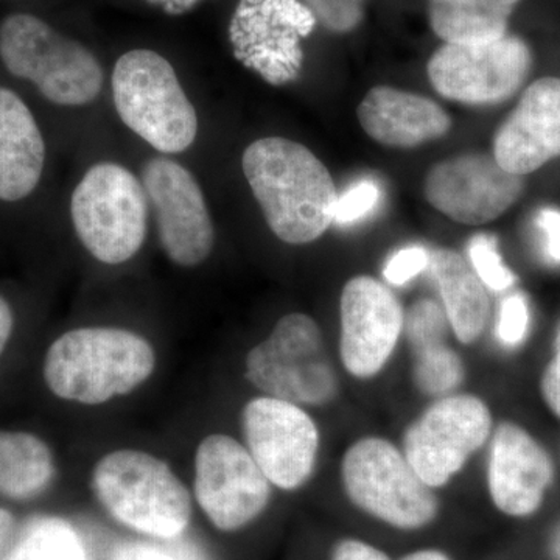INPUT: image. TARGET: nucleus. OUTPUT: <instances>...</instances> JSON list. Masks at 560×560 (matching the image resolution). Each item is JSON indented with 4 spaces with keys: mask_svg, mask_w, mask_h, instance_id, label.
<instances>
[{
    "mask_svg": "<svg viewBox=\"0 0 560 560\" xmlns=\"http://www.w3.org/2000/svg\"><path fill=\"white\" fill-rule=\"evenodd\" d=\"M243 173L268 228L289 245H307L334 224L338 194L323 164L302 143L264 138L243 153Z\"/></svg>",
    "mask_w": 560,
    "mask_h": 560,
    "instance_id": "obj_1",
    "label": "nucleus"
},
{
    "mask_svg": "<svg viewBox=\"0 0 560 560\" xmlns=\"http://www.w3.org/2000/svg\"><path fill=\"white\" fill-rule=\"evenodd\" d=\"M154 368L153 346L135 331L84 327L61 335L50 346L44 378L62 400L102 405L138 389Z\"/></svg>",
    "mask_w": 560,
    "mask_h": 560,
    "instance_id": "obj_2",
    "label": "nucleus"
},
{
    "mask_svg": "<svg viewBox=\"0 0 560 560\" xmlns=\"http://www.w3.org/2000/svg\"><path fill=\"white\" fill-rule=\"evenodd\" d=\"M102 506L128 528L158 539H176L190 522L189 490L164 460L140 451H116L92 470Z\"/></svg>",
    "mask_w": 560,
    "mask_h": 560,
    "instance_id": "obj_3",
    "label": "nucleus"
},
{
    "mask_svg": "<svg viewBox=\"0 0 560 560\" xmlns=\"http://www.w3.org/2000/svg\"><path fill=\"white\" fill-rule=\"evenodd\" d=\"M0 60L11 75L31 81L54 105H90L105 81L101 61L88 47L27 13L0 22Z\"/></svg>",
    "mask_w": 560,
    "mask_h": 560,
    "instance_id": "obj_4",
    "label": "nucleus"
},
{
    "mask_svg": "<svg viewBox=\"0 0 560 560\" xmlns=\"http://www.w3.org/2000/svg\"><path fill=\"white\" fill-rule=\"evenodd\" d=\"M110 84L121 121L154 150L178 154L194 145L197 110L162 55L149 49L121 55Z\"/></svg>",
    "mask_w": 560,
    "mask_h": 560,
    "instance_id": "obj_5",
    "label": "nucleus"
},
{
    "mask_svg": "<svg viewBox=\"0 0 560 560\" xmlns=\"http://www.w3.org/2000/svg\"><path fill=\"white\" fill-rule=\"evenodd\" d=\"M341 482L353 506L393 528H425L436 518V490L408 463L400 445L386 438H359L341 458Z\"/></svg>",
    "mask_w": 560,
    "mask_h": 560,
    "instance_id": "obj_6",
    "label": "nucleus"
},
{
    "mask_svg": "<svg viewBox=\"0 0 560 560\" xmlns=\"http://www.w3.org/2000/svg\"><path fill=\"white\" fill-rule=\"evenodd\" d=\"M246 381L264 396L300 407H326L340 393V378L312 316L289 313L267 340L249 350Z\"/></svg>",
    "mask_w": 560,
    "mask_h": 560,
    "instance_id": "obj_7",
    "label": "nucleus"
},
{
    "mask_svg": "<svg viewBox=\"0 0 560 560\" xmlns=\"http://www.w3.org/2000/svg\"><path fill=\"white\" fill-rule=\"evenodd\" d=\"M70 217L94 259L125 264L145 241L149 200L142 180L114 162L92 165L70 198Z\"/></svg>",
    "mask_w": 560,
    "mask_h": 560,
    "instance_id": "obj_8",
    "label": "nucleus"
},
{
    "mask_svg": "<svg viewBox=\"0 0 560 560\" xmlns=\"http://www.w3.org/2000/svg\"><path fill=\"white\" fill-rule=\"evenodd\" d=\"M495 429L488 401L474 393H453L431 401L404 433L400 448L420 480L445 488L489 444Z\"/></svg>",
    "mask_w": 560,
    "mask_h": 560,
    "instance_id": "obj_9",
    "label": "nucleus"
},
{
    "mask_svg": "<svg viewBox=\"0 0 560 560\" xmlns=\"http://www.w3.org/2000/svg\"><path fill=\"white\" fill-rule=\"evenodd\" d=\"M316 22L302 0H238L230 24L234 57L268 84H289L300 77L302 40Z\"/></svg>",
    "mask_w": 560,
    "mask_h": 560,
    "instance_id": "obj_10",
    "label": "nucleus"
},
{
    "mask_svg": "<svg viewBox=\"0 0 560 560\" xmlns=\"http://www.w3.org/2000/svg\"><path fill=\"white\" fill-rule=\"evenodd\" d=\"M533 55L517 36L488 43L447 44L430 58L429 79L448 101L466 105L506 102L528 79Z\"/></svg>",
    "mask_w": 560,
    "mask_h": 560,
    "instance_id": "obj_11",
    "label": "nucleus"
},
{
    "mask_svg": "<svg viewBox=\"0 0 560 560\" xmlns=\"http://www.w3.org/2000/svg\"><path fill=\"white\" fill-rule=\"evenodd\" d=\"M242 430L246 448L275 488L301 489L313 477L320 433L304 407L260 396L245 405Z\"/></svg>",
    "mask_w": 560,
    "mask_h": 560,
    "instance_id": "obj_12",
    "label": "nucleus"
},
{
    "mask_svg": "<svg viewBox=\"0 0 560 560\" xmlns=\"http://www.w3.org/2000/svg\"><path fill=\"white\" fill-rule=\"evenodd\" d=\"M271 482L246 445L228 434H210L195 455V493L209 521L221 530H237L265 511Z\"/></svg>",
    "mask_w": 560,
    "mask_h": 560,
    "instance_id": "obj_13",
    "label": "nucleus"
},
{
    "mask_svg": "<svg viewBox=\"0 0 560 560\" xmlns=\"http://www.w3.org/2000/svg\"><path fill=\"white\" fill-rule=\"evenodd\" d=\"M142 186L156 219L165 256L194 268L212 254L215 231L200 184L179 162L154 158L142 168Z\"/></svg>",
    "mask_w": 560,
    "mask_h": 560,
    "instance_id": "obj_14",
    "label": "nucleus"
},
{
    "mask_svg": "<svg viewBox=\"0 0 560 560\" xmlns=\"http://www.w3.org/2000/svg\"><path fill=\"white\" fill-rule=\"evenodd\" d=\"M340 360L355 381H372L388 366L404 337L405 311L381 280L357 276L340 300Z\"/></svg>",
    "mask_w": 560,
    "mask_h": 560,
    "instance_id": "obj_15",
    "label": "nucleus"
},
{
    "mask_svg": "<svg viewBox=\"0 0 560 560\" xmlns=\"http://www.w3.org/2000/svg\"><path fill=\"white\" fill-rule=\"evenodd\" d=\"M427 201L463 224L490 223L518 201L525 176L504 171L493 154L470 153L434 165L425 178Z\"/></svg>",
    "mask_w": 560,
    "mask_h": 560,
    "instance_id": "obj_16",
    "label": "nucleus"
},
{
    "mask_svg": "<svg viewBox=\"0 0 560 560\" xmlns=\"http://www.w3.org/2000/svg\"><path fill=\"white\" fill-rule=\"evenodd\" d=\"M488 448L486 482L497 510L515 518L536 514L555 485L550 452L514 420L495 423Z\"/></svg>",
    "mask_w": 560,
    "mask_h": 560,
    "instance_id": "obj_17",
    "label": "nucleus"
},
{
    "mask_svg": "<svg viewBox=\"0 0 560 560\" xmlns=\"http://www.w3.org/2000/svg\"><path fill=\"white\" fill-rule=\"evenodd\" d=\"M493 158L526 176L560 158V79L545 77L523 92L493 139Z\"/></svg>",
    "mask_w": 560,
    "mask_h": 560,
    "instance_id": "obj_18",
    "label": "nucleus"
},
{
    "mask_svg": "<svg viewBox=\"0 0 560 560\" xmlns=\"http://www.w3.org/2000/svg\"><path fill=\"white\" fill-rule=\"evenodd\" d=\"M357 116L370 138L397 149L440 139L452 127L451 116L438 103L389 86L372 88Z\"/></svg>",
    "mask_w": 560,
    "mask_h": 560,
    "instance_id": "obj_19",
    "label": "nucleus"
},
{
    "mask_svg": "<svg viewBox=\"0 0 560 560\" xmlns=\"http://www.w3.org/2000/svg\"><path fill=\"white\" fill-rule=\"evenodd\" d=\"M46 142L31 108L0 86V201L24 200L38 187Z\"/></svg>",
    "mask_w": 560,
    "mask_h": 560,
    "instance_id": "obj_20",
    "label": "nucleus"
},
{
    "mask_svg": "<svg viewBox=\"0 0 560 560\" xmlns=\"http://www.w3.org/2000/svg\"><path fill=\"white\" fill-rule=\"evenodd\" d=\"M430 275L440 291L453 337L464 346L480 341L492 319L489 290L456 250L431 253Z\"/></svg>",
    "mask_w": 560,
    "mask_h": 560,
    "instance_id": "obj_21",
    "label": "nucleus"
},
{
    "mask_svg": "<svg viewBox=\"0 0 560 560\" xmlns=\"http://www.w3.org/2000/svg\"><path fill=\"white\" fill-rule=\"evenodd\" d=\"M521 0H430V24L447 44L488 43L508 35Z\"/></svg>",
    "mask_w": 560,
    "mask_h": 560,
    "instance_id": "obj_22",
    "label": "nucleus"
},
{
    "mask_svg": "<svg viewBox=\"0 0 560 560\" xmlns=\"http://www.w3.org/2000/svg\"><path fill=\"white\" fill-rule=\"evenodd\" d=\"M55 474L46 442L24 431L0 430V493L14 500L38 495Z\"/></svg>",
    "mask_w": 560,
    "mask_h": 560,
    "instance_id": "obj_23",
    "label": "nucleus"
},
{
    "mask_svg": "<svg viewBox=\"0 0 560 560\" xmlns=\"http://www.w3.org/2000/svg\"><path fill=\"white\" fill-rule=\"evenodd\" d=\"M0 560H88V556L72 525L57 517H38L25 523Z\"/></svg>",
    "mask_w": 560,
    "mask_h": 560,
    "instance_id": "obj_24",
    "label": "nucleus"
},
{
    "mask_svg": "<svg viewBox=\"0 0 560 560\" xmlns=\"http://www.w3.org/2000/svg\"><path fill=\"white\" fill-rule=\"evenodd\" d=\"M415 355L412 381L423 396L434 400L458 393L466 378V368L458 350L447 342H440L415 350Z\"/></svg>",
    "mask_w": 560,
    "mask_h": 560,
    "instance_id": "obj_25",
    "label": "nucleus"
},
{
    "mask_svg": "<svg viewBox=\"0 0 560 560\" xmlns=\"http://www.w3.org/2000/svg\"><path fill=\"white\" fill-rule=\"evenodd\" d=\"M467 254L470 267L477 272L486 289L503 293L517 282V276L501 257L499 243L490 235L480 234L471 238Z\"/></svg>",
    "mask_w": 560,
    "mask_h": 560,
    "instance_id": "obj_26",
    "label": "nucleus"
},
{
    "mask_svg": "<svg viewBox=\"0 0 560 560\" xmlns=\"http://www.w3.org/2000/svg\"><path fill=\"white\" fill-rule=\"evenodd\" d=\"M451 324L441 302L434 300H419L405 313V330L412 349L418 350L427 346L445 342Z\"/></svg>",
    "mask_w": 560,
    "mask_h": 560,
    "instance_id": "obj_27",
    "label": "nucleus"
},
{
    "mask_svg": "<svg viewBox=\"0 0 560 560\" xmlns=\"http://www.w3.org/2000/svg\"><path fill=\"white\" fill-rule=\"evenodd\" d=\"M530 329V307L523 293L508 294L500 302L495 323V338L504 349L521 348Z\"/></svg>",
    "mask_w": 560,
    "mask_h": 560,
    "instance_id": "obj_28",
    "label": "nucleus"
},
{
    "mask_svg": "<svg viewBox=\"0 0 560 560\" xmlns=\"http://www.w3.org/2000/svg\"><path fill=\"white\" fill-rule=\"evenodd\" d=\"M383 190L381 184L372 178L357 180L345 194L340 195L335 206L334 224L350 226L357 221L366 219L372 210L382 201Z\"/></svg>",
    "mask_w": 560,
    "mask_h": 560,
    "instance_id": "obj_29",
    "label": "nucleus"
},
{
    "mask_svg": "<svg viewBox=\"0 0 560 560\" xmlns=\"http://www.w3.org/2000/svg\"><path fill=\"white\" fill-rule=\"evenodd\" d=\"M327 31L352 32L363 20L364 0H302Z\"/></svg>",
    "mask_w": 560,
    "mask_h": 560,
    "instance_id": "obj_30",
    "label": "nucleus"
},
{
    "mask_svg": "<svg viewBox=\"0 0 560 560\" xmlns=\"http://www.w3.org/2000/svg\"><path fill=\"white\" fill-rule=\"evenodd\" d=\"M431 253L423 246H405L386 261L383 268V278L393 287H404L423 271L429 270Z\"/></svg>",
    "mask_w": 560,
    "mask_h": 560,
    "instance_id": "obj_31",
    "label": "nucleus"
},
{
    "mask_svg": "<svg viewBox=\"0 0 560 560\" xmlns=\"http://www.w3.org/2000/svg\"><path fill=\"white\" fill-rule=\"evenodd\" d=\"M539 390L541 401L555 418L560 420V330L556 341L555 355L541 371Z\"/></svg>",
    "mask_w": 560,
    "mask_h": 560,
    "instance_id": "obj_32",
    "label": "nucleus"
},
{
    "mask_svg": "<svg viewBox=\"0 0 560 560\" xmlns=\"http://www.w3.org/2000/svg\"><path fill=\"white\" fill-rule=\"evenodd\" d=\"M536 226L544 242V253L551 264L560 265V210L544 208L537 212Z\"/></svg>",
    "mask_w": 560,
    "mask_h": 560,
    "instance_id": "obj_33",
    "label": "nucleus"
},
{
    "mask_svg": "<svg viewBox=\"0 0 560 560\" xmlns=\"http://www.w3.org/2000/svg\"><path fill=\"white\" fill-rule=\"evenodd\" d=\"M113 560H178L171 551L142 541H125L113 552Z\"/></svg>",
    "mask_w": 560,
    "mask_h": 560,
    "instance_id": "obj_34",
    "label": "nucleus"
},
{
    "mask_svg": "<svg viewBox=\"0 0 560 560\" xmlns=\"http://www.w3.org/2000/svg\"><path fill=\"white\" fill-rule=\"evenodd\" d=\"M331 560H390L389 556L363 540L346 539L335 547Z\"/></svg>",
    "mask_w": 560,
    "mask_h": 560,
    "instance_id": "obj_35",
    "label": "nucleus"
},
{
    "mask_svg": "<svg viewBox=\"0 0 560 560\" xmlns=\"http://www.w3.org/2000/svg\"><path fill=\"white\" fill-rule=\"evenodd\" d=\"M14 316L9 302L0 296V355H2L5 346L9 345L11 334H13Z\"/></svg>",
    "mask_w": 560,
    "mask_h": 560,
    "instance_id": "obj_36",
    "label": "nucleus"
},
{
    "mask_svg": "<svg viewBox=\"0 0 560 560\" xmlns=\"http://www.w3.org/2000/svg\"><path fill=\"white\" fill-rule=\"evenodd\" d=\"M14 530H16V523H14L13 515L0 508V555L9 548L14 537Z\"/></svg>",
    "mask_w": 560,
    "mask_h": 560,
    "instance_id": "obj_37",
    "label": "nucleus"
},
{
    "mask_svg": "<svg viewBox=\"0 0 560 560\" xmlns=\"http://www.w3.org/2000/svg\"><path fill=\"white\" fill-rule=\"evenodd\" d=\"M150 2L161 3L171 13H179V11L191 9L200 0H150Z\"/></svg>",
    "mask_w": 560,
    "mask_h": 560,
    "instance_id": "obj_38",
    "label": "nucleus"
},
{
    "mask_svg": "<svg viewBox=\"0 0 560 560\" xmlns=\"http://www.w3.org/2000/svg\"><path fill=\"white\" fill-rule=\"evenodd\" d=\"M401 560H451V558L438 550H419L405 556Z\"/></svg>",
    "mask_w": 560,
    "mask_h": 560,
    "instance_id": "obj_39",
    "label": "nucleus"
},
{
    "mask_svg": "<svg viewBox=\"0 0 560 560\" xmlns=\"http://www.w3.org/2000/svg\"><path fill=\"white\" fill-rule=\"evenodd\" d=\"M550 550L552 559L560 560V523L555 533H552Z\"/></svg>",
    "mask_w": 560,
    "mask_h": 560,
    "instance_id": "obj_40",
    "label": "nucleus"
}]
</instances>
